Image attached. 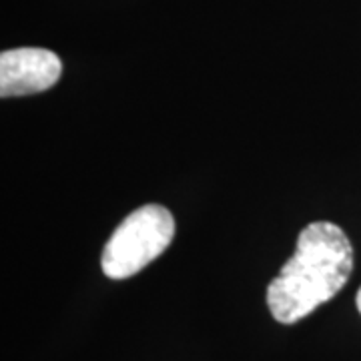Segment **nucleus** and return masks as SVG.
I'll list each match as a JSON object with an SVG mask.
<instances>
[{"label":"nucleus","instance_id":"1","mask_svg":"<svg viewBox=\"0 0 361 361\" xmlns=\"http://www.w3.org/2000/svg\"><path fill=\"white\" fill-rule=\"evenodd\" d=\"M351 271L353 247L345 231L331 221L310 223L297 237L295 253L267 287L273 319L301 322L343 289Z\"/></svg>","mask_w":361,"mask_h":361},{"label":"nucleus","instance_id":"2","mask_svg":"<svg viewBox=\"0 0 361 361\" xmlns=\"http://www.w3.org/2000/svg\"><path fill=\"white\" fill-rule=\"evenodd\" d=\"M175 237V219L167 207L149 203L135 209L104 243L101 267L109 279H129L159 255Z\"/></svg>","mask_w":361,"mask_h":361},{"label":"nucleus","instance_id":"3","mask_svg":"<svg viewBox=\"0 0 361 361\" xmlns=\"http://www.w3.org/2000/svg\"><path fill=\"white\" fill-rule=\"evenodd\" d=\"M63 63L49 49L23 47L0 54V97H28L44 92L59 82Z\"/></svg>","mask_w":361,"mask_h":361},{"label":"nucleus","instance_id":"4","mask_svg":"<svg viewBox=\"0 0 361 361\" xmlns=\"http://www.w3.org/2000/svg\"><path fill=\"white\" fill-rule=\"evenodd\" d=\"M355 303H357V310H360L361 313V287H360V291H357V297H355Z\"/></svg>","mask_w":361,"mask_h":361}]
</instances>
